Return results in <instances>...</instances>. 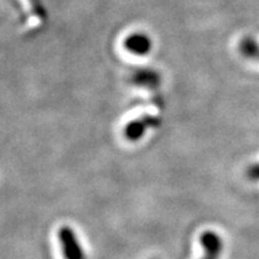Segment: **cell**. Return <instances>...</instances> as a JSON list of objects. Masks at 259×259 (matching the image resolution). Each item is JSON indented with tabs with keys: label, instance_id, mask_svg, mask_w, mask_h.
<instances>
[{
	"label": "cell",
	"instance_id": "4",
	"mask_svg": "<svg viewBox=\"0 0 259 259\" xmlns=\"http://www.w3.org/2000/svg\"><path fill=\"white\" fill-rule=\"evenodd\" d=\"M200 245L204 248L203 259H219L222 253L223 242L221 236L212 231H205L199 236Z\"/></svg>",
	"mask_w": 259,
	"mask_h": 259
},
{
	"label": "cell",
	"instance_id": "6",
	"mask_svg": "<svg viewBox=\"0 0 259 259\" xmlns=\"http://www.w3.org/2000/svg\"><path fill=\"white\" fill-rule=\"evenodd\" d=\"M239 52L245 59L259 63V42L254 37H242L239 42Z\"/></svg>",
	"mask_w": 259,
	"mask_h": 259
},
{
	"label": "cell",
	"instance_id": "8",
	"mask_svg": "<svg viewBox=\"0 0 259 259\" xmlns=\"http://www.w3.org/2000/svg\"><path fill=\"white\" fill-rule=\"evenodd\" d=\"M31 3V9L34 11V14L37 16V17H45V10L40 4V0H30Z\"/></svg>",
	"mask_w": 259,
	"mask_h": 259
},
{
	"label": "cell",
	"instance_id": "3",
	"mask_svg": "<svg viewBox=\"0 0 259 259\" xmlns=\"http://www.w3.org/2000/svg\"><path fill=\"white\" fill-rule=\"evenodd\" d=\"M124 47L128 53L143 57L150 53L153 48V41L144 32H132L125 38Z\"/></svg>",
	"mask_w": 259,
	"mask_h": 259
},
{
	"label": "cell",
	"instance_id": "7",
	"mask_svg": "<svg viewBox=\"0 0 259 259\" xmlns=\"http://www.w3.org/2000/svg\"><path fill=\"white\" fill-rule=\"evenodd\" d=\"M246 176L252 181L259 180V163L252 164L251 167H248L246 170Z\"/></svg>",
	"mask_w": 259,
	"mask_h": 259
},
{
	"label": "cell",
	"instance_id": "2",
	"mask_svg": "<svg viewBox=\"0 0 259 259\" xmlns=\"http://www.w3.org/2000/svg\"><path fill=\"white\" fill-rule=\"evenodd\" d=\"M158 125H160V120L157 118L144 115L142 118L136 119V120L130 121L124 128V136L130 142H137L141 138H143L148 128L157 127Z\"/></svg>",
	"mask_w": 259,
	"mask_h": 259
},
{
	"label": "cell",
	"instance_id": "5",
	"mask_svg": "<svg viewBox=\"0 0 259 259\" xmlns=\"http://www.w3.org/2000/svg\"><path fill=\"white\" fill-rule=\"evenodd\" d=\"M160 74H158L156 71L154 70H138L137 72L134 74V78H132V82H134L136 85L143 87V88H150L154 89L160 84Z\"/></svg>",
	"mask_w": 259,
	"mask_h": 259
},
{
	"label": "cell",
	"instance_id": "1",
	"mask_svg": "<svg viewBox=\"0 0 259 259\" xmlns=\"http://www.w3.org/2000/svg\"><path fill=\"white\" fill-rule=\"evenodd\" d=\"M58 238H59L61 252L65 259H85L82 246L72 228L63 226L58 232Z\"/></svg>",
	"mask_w": 259,
	"mask_h": 259
}]
</instances>
